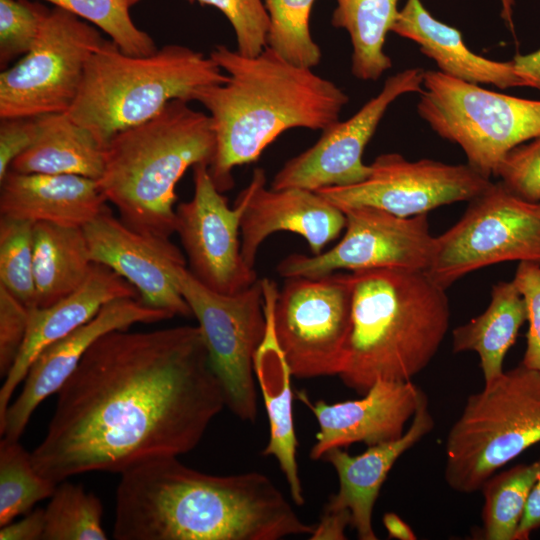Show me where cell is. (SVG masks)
I'll list each match as a JSON object with an SVG mask.
<instances>
[{
  "label": "cell",
  "mask_w": 540,
  "mask_h": 540,
  "mask_svg": "<svg viewBox=\"0 0 540 540\" xmlns=\"http://www.w3.org/2000/svg\"><path fill=\"white\" fill-rule=\"evenodd\" d=\"M224 406L198 326L114 330L57 391L32 461L57 484L87 472L121 474L190 452Z\"/></svg>",
  "instance_id": "obj_1"
},
{
  "label": "cell",
  "mask_w": 540,
  "mask_h": 540,
  "mask_svg": "<svg viewBox=\"0 0 540 540\" xmlns=\"http://www.w3.org/2000/svg\"><path fill=\"white\" fill-rule=\"evenodd\" d=\"M264 474L216 476L178 460H150L120 474L116 540H279L311 535Z\"/></svg>",
  "instance_id": "obj_2"
},
{
  "label": "cell",
  "mask_w": 540,
  "mask_h": 540,
  "mask_svg": "<svg viewBox=\"0 0 540 540\" xmlns=\"http://www.w3.org/2000/svg\"><path fill=\"white\" fill-rule=\"evenodd\" d=\"M209 56L228 80L199 89L193 101L212 121L215 151L208 171L222 193L234 185L233 169L256 161L280 134L291 128L323 131L339 121L349 101L334 82L268 46L250 57L218 44Z\"/></svg>",
  "instance_id": "obj_3"
},
{
  "label": "cell",
  "mask_w": 540,
  "mask_h": 540,
  "mask_svg": "<svg viewBox=\"0 0 540 540\" xmlns=\"http://www.w3.org/2000/svg\"><path fill=\"white\" fill-rule=\"evenodd\" d=\"M349 273L351 324L337 376L361 396L377 381H412L432 361L449 329L446 289L423 271Z\"/></svg>",
  "instance_id": "obj_4"
},
{
  "label": "cell",
  "mask_w": 540,
  "mask_h": 540,
  "mask_svg": "<svg viewBox=\"0 0 540 540\" xmlns=\"http://www.w3.org/2000/svg\"><path fill=\"white\" fill-rule=\"evenodd\" d=\"M214 151L210 116L174 99L153 118L109 140L97 183L128 227L170 238L176 228L178 181L189 167L209 165Z\"/></svg>",
  "instance_id": "obj_5"
},
{
  "label": "cell",
  "mask_w": 540,
  "mask_h": 540,
  "mask_svg": "<svg viewBox=\"0 0 540 540\" xmlns=\"http://www.w3.org/2000/svg\"><path fill=\"white\" fill-rule=\"evenodd\" d=\"M228 75L210 57L178 44L146 56L105 40L87 61L78 95L66 114L105 147L118 132L145 122L174 99L193 101Z\"/></svg>",
  "instance_id": "obj_6"
},
{
  "label": "cell",
  "mask_w": 540,
  "mask_h": 540,
  "mask_svg": "<svg viewBox=\"0 0 540 540\" xmlns=\"http://www.w3.org/2000/svg\"><path fill=\"white\" fill-rule=\"evenodd\" d=\"M540 442V373L519 364L470 395L445 442L444 477L460 493Z\"/></svg>",
  "instance_id": "obj_7"
},
{
  "label": "cell",
  "mask_w": 540,
  "mask_h": 540,
  "mask_svg": "<svg viewBox=\"0 0 540 540\" xmlns=\"http://www.w3.org/2000/svg\"><path fill=\"white\" fill-rule=\"evenodd\" d=\"M417 112L489 179L510 150L540 135V100L487 90L439 70H424Z\"/></svg>",
  "instance_id": "obj_8"
},
{
  "label": "cell",
  "mask_w": 540,
  "mask_h": 540,
  "mask_svg": "<svg viewBox=\"0 0 540 540\" xmlns=\"http://www.w3.org/2000/svg\"><path fill=\"white\" fill-rule=\"evenodd\" d=\"M265 309L293 377L337 376L352 310L350 273L263 279Z\"/></svg>",
  "instance_id": "obj_9"
},
{
  "label": "cell",
  "mask_w": 540,
  "mask_h": 540,
  "mask_svg": "<svg viewBox=\"0 0 540 540\" xmlns=\"http://www.w3.org/2000/svg\"><path fill=\"white\" fill-rule=\"evenodd\" d=\"M507 261L540 263V202L527 201L497 182L470 200L460 220L435 237L425 273L447 290L471 272Z\"/></svg>",
  "instance_id": "obj_10"
},
{
  "label": "cell",
  "mask_w": 540,
  "mask_h": 540,
  "mask_svg": "<svg viewBox=\"0 0 540 540\" xmlns=\"http://www.w3.org/2000/svg\"><path fill=\"white\" fill-rule=\"evenodd\" d=\"M180 292L198 321L226 406L244 421L257 415L254 358L267 330L263 280L235 294L213 291L182 267Z\"/></svg>",
  "instance_id": "obj_11"
},
{
  "label": "cell",
  "mask_w": 540,
  "mask_h": 540,
  "mask_svg": "<svg viewBox=\"0 0 540 540\" xmlns=\"http://www.w3.org/2000/svg\"><path fill=\"white\" fill-rule=\"evenodd\" d=\"M105 40L73 13L48 9L34 46L0 74V119L66 113L88 59Z\"/></svg>",
  "instance_id": "obj_12"
},
{
  "label": "cell",
  "mask_w": 540,
  "mask_h": 540,
  "mask_svg": "<svg viewBox=\"0 0 540 540\" xmlns=\"http://www.w3.org/2000/svg\"><path fill=\"white\" fill-rule=\"evenodd\" d=\"M341 210L346 226L339 243L317 255H289L277 266L283 278L322 276L337 270L428 269L435 237L430 233L427 214L400 217L369 206Z\"/></svg>",
  "instance_id": "obj_13"
},
{
  "label": "cell",
  "mask_w": 540,
  "mask_h": 540,
  "mask_svg": "<svg viewBox=\"0 0 540 540\" xmlns=\"http://www.w3.org/2000/svg\"><path fill=\"white\" fill-rule=\"evenodd\" d=\"M492 182L468 164L431 159L409 161L401 154L378 156L363 181L317 190L337 207L369 206L413 217L455 202L470 201Z\"/></svg>",
  "instance_id": "obj_14"
},
{
  "label": "cell",
  "mask_w": 540,
  "mask_h": 540,
  "mask_svg": "<svg viewBox=\"0 0 540 540\" xmlns=\"http://www.w3.org/2000/svg\"><path fill=\"white\" fill-rule=\"evenodd\" d=\"M193 197L176 206L175 233L185 251L188 270L203 285L222 294H235L257 281L254 268L241 253L244 190L234 207L215 186L208 164L193 167Z\"/></svg>",
  "instance_id": "obj_15"
},
{
  "label": "cell",
  "mask_w": 540,
  "mask_h": 540,
  "mask_svg": "<svg viewBox=\"0 0 540 540\" xmlns=\"http://www.w3.org/2000/svg\"><path fill=\"white\" fill-rule=\"evenodd\" d=\"M423 75L421 68H408L388 77L381 91L352 117L324 129L313 146L288 160L270 187L317 191L366 179L370 173V165L362 161L366 145L391 103L404 94L421 91Z\"/></svg>",
  "instance_id": "obj_16"
},
{
  "label": "cell",
  "mask_w": 540,
  "mask_h": 540,
  "mask_svg": "<svg viewBox=\"0 0 540 540\" xmlns=\"http://www.w3.org/2000/svg\"><path fill=\"white\" fill-rule=\"evenodd\" d=\"M91 259L131 284L144 304L174 316H191L182 296L177 272L186 257L170 238L128 227L106 207L83 227Z\"/></svg>",
  "instance_id": "obj_17"
},
{
  "label": "cell",
  "mask_w": 540,
  "mask_h": 540,
  "mask_svg": "<svg viewBox=\"0 0 540 540\" xmlns=\"http://www.w3.org/2000/svg\"><path fill=\"white\" fill-rule=\"evenodd\" d=\"M172 317L173 314L150 307L138 298H119L105 304L92 319L48 345L35 358L20 394L11 401L0 421L1 436L19 440L39 404L57 393L100 337L114 330H126L133 324L155 323Z\"/></svg>",
  "instance_id": "obj_18"
},
{
  "label": "cell",
  "mask_w": 540,
  "mask_h": 540,
  "mask_svg": "<svg viewBox=\"0 0 540 540\" xmlns=\"http://www.w3.org/2000/svg\"><path fill=\"white\" fill-rule=\"evenodd\" d=\"M296 394L318 422L309 453L313 460L322 459L333 448L354 443L372 446L399 438L426 395L412 381H377L362 398L333 404L311 401L304 391Z\"/></svg>",
  "instance_id": "obj_19"
},
{
  "label": "cell",
  "mask_w": 540,
  "mask_h": 540,
  "mask_svg": "<svg viewBox=\"0 0 540 540\" xmlns=\"http://www.w3.org/2000/svg\"><path fill=\"white\" fill-rule=\"evenodd\" d=\"M247 203L241 218V253L254 268L260 245L271 234L289 231L302 236L313 255L345 229L344 212L316 191L266 188L265 172L256 168L243 189Z\"/></svg>",
  "instance_id": "obj_20"
},
{
  "label": "cell",
  "mask_w": 540,
  "mask_h": 540,
  "mask_svg": "<svg viewBox=\"0 0 540 540\" xmlns=\"http://www.w3.org/2000/svg\"><path fill=\"white\" fill-rule=\"evenodd\" d=\"M434 424L425 395L410 426L399 438L368 446L366 451L358 455H351L342 448L329 450L322 459L335 469L339 488L324 508L349 511L350 525L358 538L376 540L372 517L382 485L395 462L429 434Z\"/></svg>",
  "instance_id": "obj_21"
},
{
  "label": "cell",
  "mask_w": 540,
  "mask_h": 540,
  "mask_svg": "<svg viewBox=\"0 0 540 540\" xmlns=\"http://www.w3.org/2000/svg\"><path fill=\"white\" fill-rule=\"evenodd\" d=\"M129 297L139 299L131 284L108 267L94 263L87 279L71 294L50 306L29 308L24 343L0 389V421L13 393L43 349L88 322L108 302Z\"/></svg>",
  "instance_id": "obj_22"
},
{
  "label": "cell",
  "mask_w": 540,
  "mask_h": 540,
  "mask_svg": "<svg viewBox=\"0 0 540 540\" xmlns=\"http://www.w3.org/2000/svg\"><path fill=\"white\" fill-rule=\"evenodd\" d=\"M0 185L1 216L34 223L83 228L107 202L96 180L78 175L9 170Z\"/></svg>",
  "instance_id": "obj_23"
},
{
  "label": "cell",
  "mask_w": 540,
  "mask_h": 540,
  "mask_svg": "<svg viewBox=\"0 0 540 540\" xmlns=\"http://www.w3.org/2000/svg\"><path fill=\"white\" fill-rule=\"evenodd\" d=\"M395 34L418 44L438 70L451 77L500 89L525 87L512 60L496 61L471 51L458 29L434 18L421 0H407L392 27Z\"/></svg>",
  "instance_id": "obj_24"
},
{
  "label": "cell",
  "mask_w": 540,
  "mask_h": 540,
  "mask_svg": "<svg viewBox=\"0 0 540 540\" xmlns=\"http://www.w3.org/2000/svg\"><path fill=\"white\" fill-rule=\"evenodd\" d=\"M267 330L254 358V373L269 421V440L263 456H272L288 483L293 502L305 503L296 459L297 438L293 417V377L275 338L267 310Z\"/></svg>",
  "instance_id": "obj_25"
},
{
  "label": "cell",
  "mask_w": 540,
  "mask_h": 540,
  "mask_svg": "<svg viewBox=\"0 0 540 540\" xmlns=\"http://www.w3.org/2000/svg\"><path fill=\"white\" fill-rule=\"evenodd\" d=\"M36 141L11 164L20 173L78 175L98 180L104 168V147L66 113L38 116Z\"/></svg>",
  "instance_id": "obj_26"
},
{
  "label": "cell",
  "mask_w": 540,
  "mask_h": 540,
  "mask_svg": "<svg viewBox=\"0 0 540 540\" xmlns=\"http://www.w3.org/2000/svg\"><path fill=\"white\" fill-rule=\"evenodd\" d=\"M527 320L523 296L512 281L493 285L486 310L452 331L454 353L473 351L480 358L484 384L498 378L519 329Z\"/></svg>",
  "instance_id": "obj_27"
},
{
  "label": "cell",
  "mask_w": 540,
  "mask_h": 540,
  "mask_svg": "<svg viewBox=\"0 0 540 540\" xmlns=\"http://www.w3.org/2000/svg\"><path fill=\"white\" fill-rule=\"evenodd\" d=\"M93 264L83 228L36 222L33 228L34 307L50 306L71 294L87 279Z\"/></svg>",
  "instance_id": "obj_28"
},
{
  "label": "cell",
  "mask_w": 540,
  "mask_h": 540,
  "mask_svg": "<svg viewBox=\"0 0 540 540\" xmlns=\"http://www.w3.org/2000/svg\"><path fill=\"white\" fill-rule=\"evenodd\" d=\"M331 23L352 44L351 71L360 80H377L392 67L385 39L397 19L399 0H335Z\"/></svg>",
  "instance_id": "obj_29"
},
{
  "label": "cell",
  "mask_w": 540,
  "mask_h": 540,
  "mask_svg": "<svg viewBox=\"0 0 540 540\" xmlns=\"http://www.w3.org/2000/svg\"><path fill=\"white\" fill-rule=\"evenodd\" d=\"M540 476V459L494 473L482 485V539L515 540L529 493Z\"/></svg>",
  "instance_id": "obj_30"
},
{
  "label": "cell",
  "mask_w": 540,
  "mask_h": 540,
  "mask_svg": "<svg viewBox=\"0 0 540 540\" xmlns=\"http://www.w3.org/2000/svg\"><path fill=\"white\" fill-rule=\"evenodd\" d=\"M57 483L35 468L31 453L19 440L0 441V527L31 511L53 494Z\"/></svg>",
  "instance_id": "obj_31"
},
{
  "label": "cell",
  "mask_w": 540,
  "mask_h": 540,
  "mask_svg": "<svg viewBox=\"0 0 540 540\" xmlns=\"http://www.w3.org/2000/svg\"><path fill=\"white\" fill-rule=\"evenodd\" d=\"M44 509L42 540H106L101 500L81 485L59 482Z\"/></svg>",
  "instance_id": "obj_32"
},
{
  "label": "cell",
  "mask_w": 540,
  "mask_h": 540,
  "mask_svg": "<svg viewBox=\"0 0 540 540\" xmlns=\"http://www.w3.org/2000/svg\"><path fill=\"white\" fill-rule=\"evenodd\" d=\"M270 18L267 46L287 61L313 68L321 50L310 31L315 0H263Z\"/></svg>",
  "instance_id": "obj_33"
},
{
  "label": "cell",
  "mask_w": 540,
  "mask_h": 540,
  "mask_svg": "<svg viewBox=\"0 0 540 540\" xmlns=\"http://www.w3.org/2000/svg\"><path fill=\"white\" fill-rule=\"evenodd\" d=\"M93 23L121 51L134 56L154 53L157 47L148 33L133 22L128 0H45Z\"/></svg>",
  "instance_id": "obj_34"
},
{
  "label": "cell",
  "mask_w": 540,
  "mask_h": 540,
  "mask_svg": "<svg viewBox=\"0 0 540 540\" xmlns=\"http://www.w3.org/2000/svg\"><path fill=\"white\" fill-rule=\"evenodd\" d=\"M34 222L1 216L0 286L27 307L35 306L33 273Z\"/></svg>",
  "instance_id": "obj_35"
},
{
  "label": "cell",
  "mask_w": 540,
  "mask_h": 540,
  "mask_svg": "<svg viewBox=\"0 0 540 540\" xmlns=\"http://www.w3.org/2000/svg\"><path fill=\"white\" fill-rule=\"evenodd\" d=\"M48 8L28 0H0V65L23 57L34 46Z\"/></svg>",
  "instance_id": "obj_36"
},
{
  "label": "cell",
  "mask_w": 540,
  "mask_h": 540,
  "mask_svg": "<svg viewBox=\"0 0 540 540\" xmlns=\"http://www.w3.org/2000/svg\"><path fill=\"white\" fill-rule=\"evenodd\" d=\"M219 9L231 23L237 51L257 56L267 47L270 18L263 0H187Z\"/></svg>",
  "instance_id": "obj_37"
},
{
  "label": "cell",
  "mask_w": 540,
  "mask_h": 540,
  "mask_svg": "<svg viewBox=\"0 0 540 540\" xmlns=\"http://www.w3.org/2000/svg\"><path fill=\"white\" fill-rule=\"evenodd\" d=\"M496 177L515 195L540 202V135L510 150Z\"/></svg>",
  "instance_id": "obj_38"
},
{
  "label": "cell",
  "mask_w": 540,
  "mask_h": 540,
  "mask_svg": "<svg viewBox=\"0 0 540 540\" xmlns=\"http://www.w3.org/2000/svg\"><path fill=\"white\" fill-rule=\"evenodd\" d=\"M513 282L524 298L529 323L521 364L540 373V263L519 262Z\"/></svg>",
  "instance_id": "obj_39"
},
{
  "label": "cell",
  "mask_w": 540,
  "mask_h": 540,
  "mask_svg": "<svg viewBox=\"0 0 540 540\" xmlns=\"http://www.w3.org/2000/svg\"><path fill=\"white\" fill-rule=\"evenodd\" d=\"M29 307L0 286V375L6 377L24 343Z\"/></svg>",
  "instance_id": "obj_40"
},
{
  "label": "cell",
  "mask_w": 540,
  "mask_h": 540,
  "mask_svg": "<svg viewBox=\"0 0 540 540\" xmlns=\"http://www.w3.org/2000/svg\"><path fill=\"white\" fill-rule=\"evenodd\" d=\"M38 117H15L0 122V180L13 161L26 151L39 135Z\"/></svg>",
  "instance_id": "obj_41"
},
{
  "label": "cell",
  "mask_w": 540,
  "mask_h": 540,
  "mask_svg": "<svg viewBox=\"0 0 540 540\" xmlns=\"http://www.w3.org/2000/svg\"><path fill=\"white\" fill-rule=\"evenodd\" d=\"M45 529L44 509L29 511L20 520L0 527V540H42Z\"/></svg>",
  "instance_id": "obj_42"
},
{
  "label": "cell",
  "mask_w": 540,
  "mask_h": 540,
  "mask_svg": "<svg viewBox=\"0 0 540 540\" xmlns=\"http://www.w3.org/2000/svg\"><path fill=\"white\" fill-rule=\"evenodd\" d=\"M351 523V515L347 510L323 509L320 521L314 526L311 540H343L345 530Z\"/></svg>",
  "instance_id": "obj_43"
},
{
  "label": "cell",
  "mask_w": 540,
  "mask_h": 540,
  "mask_svg": "<svg viewBox=\"0 0 540 540\" xmlns=\"http://www.w3.org/2000/svg\"><path fill=\"white\" fill-rule=\"evenodd\" d=\"M540 528V476L533 485L516 531L515 540H527L531 533Z\"/></svg>",
  "instance_id": "obj_44"
},
{
  "label": "cell",
  "mask_w": 540,
  "mask_h": 540,
  "mask_svg": "<svg viewBox=\"0 0 540 540\" xmlns=\"http://www.w3.org/2000/svg\"><path fill=\"white\" fill-rule=\"evenodd\" d=\"M516 74L525 87L540 91V48L528 54H517L512 59Z\"/></svg>",
  "instance_id": "obj_45"
},
{
  "label": "cell",
  "mask_w": 540,
  "mask_h": 540,
  "mask_svg": "<svg viewBox=\"0 0 540 540\" xmlns=\"http://www.w3.org/2000/svg\"><path fill=\"white\" fill-rule=\"evenodd\" d=\"M383 525L389 538L399 540L417 539L412 528L400 516L393 512H388L383 516Z\"/></svg>",
  "instance_id": "obj_46"
},
{
  "label": "cell",
  "mask_w": 540,
  "mask_h": 540,
  "mask_svg": "<svg viewBox=\"0 0 540 540\" xmlns=\"http://www.w3.org/2000/svg\"><path fill=\"white\" fill-rule=\"evenodd\" d=\"M501 5V18L508 25L512 33L514 34V21H513V11L515 6V0H499Z\"/></svg>",
  "instance_id": "obj_47"
},
{
  "label": "cell",
  "mask_w": 540,
  "mask_h": 540,
  "mask_svg": "<svg viewBox=\"0 0 540 540\" xmlns=\"http://www.w3.org/2000/svg\"><path fill=\"white\" fill-rule=\"evenodd\" d=\"M128 1H129L130 6H133V5H135L137 2H139L140 0H128Z\"/></svg>",
  "instance_id": "obj_48"
}]
</instances>
